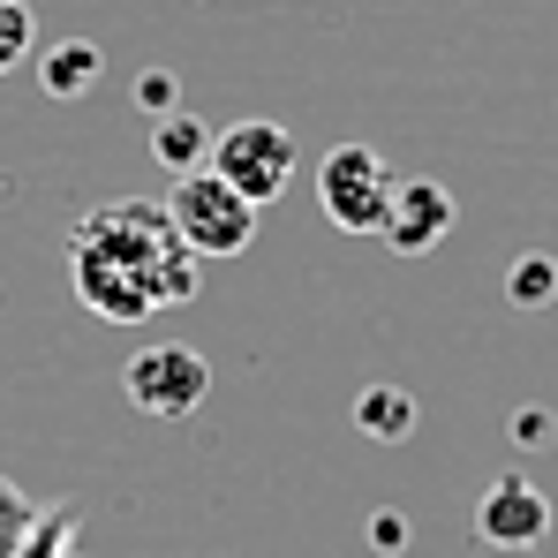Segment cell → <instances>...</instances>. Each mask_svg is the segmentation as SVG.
<instances>
[{
  "mask_svg": "<svg viewBox=\"0 0 558 558\" xmlns=\"http://www.w3.org/2000/svg\"><path fill=\"white\" fill-rule=\"evenodd\" d=\"M69 279L84 310L106 325H151L167 310L196 302L204 257L189 250L167 219V204H98L69 227Z\"/></svg>",
  "mask_w": 558,
  "mask_h": 558,
  "instance_id": "1",
  "label": "cell"
},
{
  "mask_svg": "<svg viewBox=\"0 0 558 558\" xmlns=\"http://www.w3.org/2000/svg\"><path fill=\"white\" fill-rule=\"evenodd\" d=\"M167 219H174V234H182L196 257H250V242H257V204L242 196V189H227L211 167H196V174H174L167 189Z\"/></svg>",
  "mask_w": 558,
  "mask_h": 558,
  "instance_id": "2",
  "label": "cell"
},
{
  "mask_svg": "<svg viewBox=\"0 0 558 558\" xmlns=\"http://www.w3.org/2000/svg\"><path fill=\"white\" fill-rule=\"evenodd\" d=\"M392 159L377 151V144H332L325 159H317V211L340 227V234H371L385 227V211H392Z\"/></svg>",
  "mask_w": 558,
  "mask_h": 558,
  "instance_id": "3",
  "label": "cell"
},
{
  "mask_svg": "<svg viewBox=\"0 0 558 558\" xmlns=\"http://www.w3.org/2000/svg\"><path fill=\"white\" fill-rule=\"evenodd\" d=\"M204 167H211L227 189H242V196L265 211L272 196H287L294 167H302V151H294L287 121H234V129L211 136V159H204Z\"/></svg>",
  "mask_w": 558,
  "mask_h": 558,
  "instance_id": "4",
  "label": "cell"
},
{
  "mask_svg": "<svg viewBox=\"0 0 558 558\" xmlns=\"http://www.w3.org/2000/svg\"><path fill=\"white\" fill-rule=\"evenodd\" d=\"M121 392H129V408H144L151 423H189V415L204 408V392H211V363H204L196 348H182V340H159V348L129 355Z\"/></svg>",
  "mask_w": 558,
  "mask_h": 558,
  "instance_id": "5",
  "label": "cell"
},
{
  "mask_svg": "<svg viewBox=\"0 0 558 558\" xmlns=\"http://www.w3.org/2000/svg\"><path fill=\"white\" fill-rule=\"evenodd\" d=\"M544 536H551V498L529 475H498L475 498V544L483 551H536Z\"/></svg>",
  "mask_w": 558,
  "mask_h": 558,
  "instance_id": "6",
  "label": "cell"
},
{
  "mask_svg": "<svg viewBox=\"0 0 558 558\" xmlns=\"http://www.w3.org/2000/svg\"><path fill=\"white\" fill-rule=\"evenodd\" d=\"M453 219H461L453 189L430 182V174H408V182L392 189V211H385L377 242H385L392 257H430V250H438V242L453 234Z\"/></svg>",
  "mask_w": 558,
  "mask_h": 558,
  "instance_id": "7",
  "label": "cell"
},
{
  "mask_svg": "<svg viewBox=\"0 0 558 558\" xmlns=\"http://www.w3.org/2000/svg\"><path fill=\"white\" fill-rule=\"evenodd\" d=\"M31 69H38L46 98H84L98 76H106V53H98L92 38H61V46H46V53H38Z\"/></svg>",
  "mask_w": 558,
  "mask_h": 558,
  "instance_id": "8",
  "label": "cell"
},
{
  "mask_svg": "<svg viewBox=\"0 0 558 558\" xmlns=\"http://www.w3.org/2000/svg\"><path fill=\"white\" fill-rule=\"evenodd\" d=\"M151 159H159L167 174H196V167L211 159V129H204L189 106L159 113V121H151Z\"/></svg>",
  "mask_w": 558,
  "mask_h": 558,
  "instance_id": "9",
  "label": "cell"
},
{
  "mask_svg": "<svg viewBox=\"0 0 558 558\" xmlns=\"http://www.w3.org/2000/svg\"><path fill=\"white\" fill-rule=\"evenodd\" d=\"M355 430L377 438V446H400V438L415 430V400H408L400 385H371V392L355 400Z\"/></svg>",
  "mask_w": 558,
  "mask_h": 558,
  "instance_id": "10",
  "label": "cell"
},
{
  "mask_svg": "<svg viewBox=\"0 0 558 558\" xmlns=\"http://www.w3.org/2000/svg\"><path fill=\"white\" fill-rule=\"evenodd\" d=\"M31 61H38V15H31V0H0V76L31 69Z\"/></svg>",
  "mask_w": 558,
  "mask_h": 558,
  "instance_id": "11",
  "label": "cell"
},
{
  "mask_svg": "<svg viewBox=\"0 0 558 558\" xmlns=\"http://www.w3.org/2000/svg\"><path fill=\"white\" fill-rule=\"evenodd\" d=\"M551 294H558V265L551 257H521V265L506 272V302H513V310H544Z\"/></svg>",
  "mask_w": 558,
  "mask_h": 558,
  "instance_id": "12",
  "label": "cell"
},
{
  "mask_svg": "<svg viewBox=\"0 0 558 558\" xmlns=\"http://www.w3.org/2000/svg\"><path fill=\"white\" fill-rule=\"evenodd\" d=\"M136 106H144L151 121H159V113H174V106H182V84H174V69H144V76H136Z\"/></svg>",
  "mask_w": 558,
  "mask_h": 558,
  "instance_id": "13",
  "label": "cell"
},
{
  "mask_svg": "<svg viewBox=\"0 0 558 558\" xmlns=\"http://www.w3.org/2000/svg\"><path fill=\"white\" fill-rule=\"evenodd\" d=\"M371 551H385V558H400L408 551V521L385 506V513H371Z\"/></svg>",
  "mask_w": 558,
  "mask_h": 558,
  "instance_id": "14",
  "label": "cell"
},
{
  "mask_svg": "<svg viewBox=\"0 0 558 558\" xmlns=\"http://www.w3.org/2000/svg\"><path fill=\"white\" fill-rule=\"evenodd\" d=\"M551 430H558V423H551V408H521V415H513V438H521V446H544Z\"/></svg>",
  "mask_w": 558,
  "mask_h": 558,
  "instance_id": "15",
  "label": "cell"
}]
</instances>
